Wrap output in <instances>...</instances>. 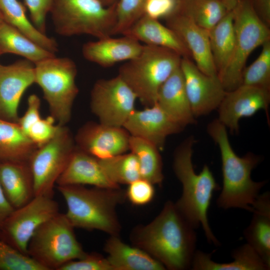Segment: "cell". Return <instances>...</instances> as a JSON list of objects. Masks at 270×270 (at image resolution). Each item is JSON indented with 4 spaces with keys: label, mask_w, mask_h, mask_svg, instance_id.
<instances>
[{
    "label": "cell",
    "mask_w": 270,
    "mask_h": 270,
    "mask_svg": "<svg viewBox=\"0 0 270 270\" xmlns=\"http://www.w3.org/2000/svg\"><path fill=\"white\" fill-rule=\"evenodd\" d=\"M4 21L2 16L0 12V24H2V22Z\"/></svg>",
    "instance_id": "obj_47"
},
{
    "label": "cell",
    "mask_w": 270,
    "mask_h": 270,
    "mask_svg": "<svg viewBox=\"0 0 270 270\" xmlns=\"http://www.w3.org/2000/svg\"><path fill=\"white\" fill-rule=\"evenodd\" d=\"M129 150L136 156L140 178L153 184L160 185L164 180L162 162L159 149L152 142L130 136Z\"/></svg>",
    "instance_id": "obj_32"
},
{
    "label": "cell",
    "mask_w": 270,
    "mask_h": 270,
    "mask_svg": "<svg viewBox=\"0 0 270 270\" xmlns=\"http://www.w3.org/2000/svg\"><path fill=\"white\" fill-rule=\"evenodd\" d=\"M270 102V90L241 84L226 92L218 107V120L231 132H237L241 118L251 116L260 110L268 112Z\"/></svg>",
    "instance_id": "obj_16"
},
{
    "label": "cell",
    "mask_w": 270,
    "mask_h": 270,
    "mask_svg": "<svg viewBox=\"0 0 270 270\" xmlns=\"http://www.w3.org/2000/svg\"><path fill=\"white\" fill-rule=\"evenodd\" d=\"M58 213V204L52 197L36 196L26 204L14 208L0 228L9 244L27 255L28 244L35 232Z\"/></svg>",
    "instance_id": "obj_11"
},
{
    "label": "cell",
    "mask_w": 270,
    "mask_h": 270,
    "mask_svg": "<svg viewBox=\"0 0 270 270\" xmlns=\"http://www.w3.org/2000/svg\"><path fill=\"white\" fill-rule=\"evenodd\" d=\"M147 0H118L114 36L122 34L144 14Z\"/></svg>",
    "instance_id": "obj_35"
},
{
    "label": "cell",
    "mask_w": 270,
    "mask_h": 270,
    "mask_svg": "<svg viewBox=\"0 0 270 270\" xmlns=\"http://www.w3.org/2000/svg\"><path fill=\"white\" fill-rule=\"evenodd\" d=\"M165 20L166 26L173 30L180 38L198 68L207 75H218L208 31L177 12Z\"/></svg>",
    "instance_id": "obj_17"
},
{
    "label": "cell",
    "mask_w": 270,
    "mask_h": 270,
    "mask_svg": "<svg viewBox=\"0 0 270 270\" xmlns=\"http://www.w3.org/2000/svg\"><path fill=\"white\" fill-rule=\"evenodd\" d=\"M182 58L170 49L144 44L137 56L120 67L118 75L143 104L150 106L156 102L162 85L180 66Z\"/></svg>",
    "instance_id": "obj_5"
},
{
    "label": "cell",
    "mask_w": 270,
    "mask_h": 270,
    "mask_svg": "<svg viewBox=\"0 0 270 270\" xmlns=\"http://www.w3.org/2000/svg\"><path fill=\"white\" fill-rule=\"evenodd\" d=\"M195 228L175 204L168 201L150 224L135 228L130 234L133 245L139 248L170 270L191 268L196 251Z\"/></svg>",
    "instance_id": "obj_1"
},
{
    "label": "cell",
    "mask_w": 270,
    "mask_h": 270,
    "mask_svg": "<svg viewBox=\"0 0 270 270\" xmlns=\"http://www.w3.org/2000/svg\"><path fill=\"white\" fill-rule=\"evenodd\" d=\"M98 160L108 178L118 185L141 178L138 160L132 152Z\"/></svg>",
    "instance_id": "obj_33"
},
{
    "label": "cell",
    "mask_w": 270,
    "mask_h": 270,
    "mask_svg": "<svg viewBox=\"0 0 270 270\" xmlns=\"http://www.w3.org/2000/svg\"><path fill=\"white\" fill-rule=\"evenodd\" d=\"M145 44L163 47L173 50L182 58H190V54L177 34L159 20L143 15L122 34Z\"/></svg>",
    "instance_id": "obj_22"
},
{
    "label": "cell",
    "mask_w": 270,
    "mask_h": 270,
    "mask_svg": "<svg viewBox=\"0 0 270 270\" xmlns=\"http://www.w3.org/2000/svg\"><path fill=\"white\" fill-rule=\"evenodd\" d=\"M37 148L18 122L0 118V162H28Z\"/></svg>",
    "instance_id": "obj_27"
},
{
    "label": "cell",
    "mask_w": 270,
    "mask_h": 270,
    "mask_svg": "<svg viewBox=\"0 0 270 270\" xmlns=\"http://www.w3.org/2000/svg\"><path fill=\"white\" fill-rule=\"evenodd\" d=\"M155 190L150 182L140 178L130 184L126 192V198L136 206H143L150 203L154 198Z\"/></svg>",
    "instance_id": "obj_38"
},
{
    "label": "cell",
    "mask_w": 270,
    "mask_h": 270,
    "mask_svg": "<svg viewBox=\"0 0 270 270\" xmlns=\"http://www.w3.org/2000/svg\"><path fill=\"white\" fill-rule=\"evenodd\" d=\"M180 68L194 117L206 114L218 108L226 92L218 76L203 73L188 58H182Z\"/></svg>",
    "instance_id": "obj_13"
},
{
    "label": "cell",
    "mask_w": 270,
    "mask_h": 270,
    "mask_svg": "<svg viewBox=\"0 0 270 270\" xmlns=\"http://www.w3.org/2000/svg\"><path fill=\"white\" fill-rule=\"evenodd\" d=\"M156 103L182 128L196 122L180 66L162 85Z\"/></svg>",
    "instance_id": "obj_21"
},
{
    "label": "cell",
    "mask_w": 270,
    "mask_h": 270,
    "mask_svg": "<svg viewBox=\"0 0 270 270\" xmlns=\"http://www.w3.org/2000/svg\"><path fill=\"white\" fill-rule=\"evenodd\" d=\"M40 106V101L36 95L33 94L28 96L27 110L24 116L19 118L18 122L26 134L30 126L41 118Z\"/></svg>",
    "instance_id": "obj_42"
},
{
    "label": "cell",
    "mask_w": 270,
    "mask_h": 270,
    "mask_svg": "<svg viewBox=\"0 0 270 270\" xmlns=\"http://www.w3.org/2000/svg\"><path fill=\"white\" fill-rule=\"evenodd\" d=\"M130 135L123 127L88 122L78 131L76 147L98 159L125 153Z\"/></svg>",
    "instance_id": "obj_15"
},
{
    "label": "cell",
    "mask_w": 270,
    "mask_h": 270,
    "mask_svg": "<svg viewBox=\"0 0 270 270\" xmlns=\"http://www.w3.org/2000/svg\"><path fill=\"white\" fill-rule=\"evenodd\" d=\"M56 120L52 116L40 118L29 128L26 135L39 148L50 140L58 131L60 124H54Z\"/></svg>",
    "instance_id": "obj_37"
},
{
    "label": "cell",
    "mask_w": 270,
    "mask_h": 270,
    "mask_svg": "<svg viewBox=\"0 0 270 270\" xmlns=\"http://www.w3.org/2000/svg\"><path fill=\"white\" fill-rule=\"evenodd\" d=\"M13 54L34 64L55 56L4 20L0 24V56Z\"/></svg>",
    "instance_id": "obj_28"
},
{
    "label": "cell",
    "mask_w": 270,
    "mask_h": 270,
    "mask_svg": "<svg viewBox=\"0 0 270 270\" xmlns=\"http://www.w3.org/2000/svg\"><path fill=\"white\" fill-rule=\"evenodd\" d=\"M113 270H163L164 266L143 250L124 242L111 236L104 246Z\"/></svg>",
    "instance_id": "obj_24"
},
{
    "label": "cell",
    "mask_w": 270,
    "mask_h": 270,
    "mask_svg": "<svg viewBox=\"0 0 270 270\" xmlns=\"http://www.w3.org/2000/svg\"><path fill=\"white\" fill-rule=\"evenodd\" d=\"M123 128L130 136L146 140L159 150L166 138L180 132L182 128L174 121L156 104L142 110H134Z\"/></svg>",
    "instance_id": "obj_18"
},
{
    "label": "cell",
    "mask_w": 270,
    "mask_h": 270,
    "mask_svg": "<svg viewBox=\"0 0 270 270\" xmlns=\"http://www.w3.org/2000/svg\"><path fill=\"white\" fill-rule=\"evenodd\" d=\"M0 12L5 22L44 48L54 54L58 50L56 42L34 26L27 16L26 6L18 0H0Z\"/></svg>",
    "instance_id": "obj_29"
},
{
    "label": "cell",
    "mask_w": 270,
    "mask_h": 270,
    "mask_svg": "<svg viewBox=\"0 0 270 270\" xmlns=\"http://www.w3.org/2000/svg\"><path fill=\"white\" fill-rule=\"evenodd\" d=\"M34 81V64L26 59L0 64V118L18 122L20 98Z\"/></svg>",
    "instance_id": "obj_14"
},
{
    "label": "cell",
    "mask_w": 270,
    "mask_h": 270,
    "mask_svg": "<svg viewBox=\"0 0 270 270\" xmlns=\"http://www.w3.org/2000/svg\"><path fill=\"white\" fill-rule=\"evenodd\" d=\"M14 210L7 199L0 184V227Z\"/></svg>",
    "instance_id": "obj_44"
},
{
    "label": "cell",
    "mask_w": 270,
    "mask_h": 270,
    "mask_svg": "<svg viewBox=\"0 0 270 270\" xmlns=\"http://www.w3.org/2000/svg\"><path fill=\"white\" fill-rule=\"evenodd\" d=\"M235 41L231 58L218 76L226 92L242 84V74L252 52L270 39V30L256 14L250 0H240L233 10Z\"/></svg>",
    "instance_id": "obj_9"
},
{
    "label": "cell",
    "mask_w": 270,
    "mask_h": 270,
    "mask_svg": "<svg viewBox=\"0 0 270 270\" xmlns=\"http://www.w3.org/2000/svg\"><path fill=\"white\" fill-rule=\"evenodd\" d=\"M228 12L222 0H178L176 12L208 31Z\"/></svg>",
    "instance_id": "obj_31"
},
{
    "label": "cell",
    "mask_w": 270,
    "mask_h": 270,
    "mask_svg": "<svg viewBox=\"0 0 270 270\" xmlns=\"http://www.w3.org/2000/svg\"><path fill=\"white\" fill-rule=\"evenodd\" d=\"M34 83L42 90L51 116L58 124L65 126L70 119L72 104L78 92L74 62L55 56L34 64Z\"/></svg>",
    "instance_id": "obj_8"
},
{
    "label": "cell",
    "mask_w": 270,
    "mask_h": 270,
    "mask_svg": "<svg viewBox=\"0 0 270 270\" xmlns=\"http://www.w3.org/2000/svg\"><path fill=\"white\" fill-rule=\"evenodd\" d=\"M262 49L256 59L244 68L242 84L270 90V39L262 45Z\"/></svg>",
    "instance_id": "obj_34"
},
{
    "label": "cell",
    "mask_w": 270,
    "mask_h": 270,
    "mask_svg": "<svg viewBox=\"0 0 270 270\" xmlns=\"http://www.w3.org/2000/svg\"><path fill=\"white\" fill-rule=\"evenodd\" d=\"M0 184L14 208L24 206L34 196L28 162H0Z\"/></svg>",
    "instance_id": "obj_23"
},
{
    "label": "cell",
    "mask_w": 270,
    "mask_h": 270,
    "mask_svg": "<svg viewBox=\"0 0 270 270\" xmlns=\"http://www.w3.org/2000/svg\"><path fill=\"white\" fill-rule=\"evenodd\" d=\"M240 0H222L228 11L233 10L238 5Z\"/></svg>",
    "instance_id": "obj_45"
},
{
    "label": "cell",
    "mask_w": 270,
    "mask_h": 270,
    "mask_svg": "<svg viewBox=\"0 0 270 270\" xmlns=\"http://www.w3.org/2000/svg\"><path fill=\"white\" fill-rule=\"evenodd\" d=\"M0 270H46L28 256L0 240Z\"/></svg>",
    "instance_id": "obj_36"
},
{
    "label": "cell",
    "mask_w": 270,
    "mask_h": 270,
    "mask_svg": "<svg viewBox=\"0 0 270 270\" xmlns=\"http://www.w3.org/2000/svg\"><path fill=\"white\" fill-rule=\"evenodd\" d=\"M116 3L106 6L99 0H54L50 12L55 31L65 36H113Z\"/></svg>",
    "instance_id": "obj_6"
},
{
    "label": "cell",
    "mask_w": 270,
    "mask_h": 270,
    "mask_svg": "<svg viewBox=\"0 0 270 270\" xmlns=\"http://www.w3.org/2000/svg\"><path fill=\"white\" fill-rule=\"evenodd\" d=\"M178 0H147L144 8V14L158 20L170 16L178 8Z\"/></svg>",
    "instance_id": "obj_41"
},
{
    "label": "cell",
    "mask_w": 270,
    "mask_h": 270,
    "mask_svg": "<svg viewBox=\"0 0 270 270\" xmlns=\"http://www.w3.org/2000/svg\"><path fill=\"white\" fill-rule=\"evenodd\" d=\"M65 214L58 213L42 224L28 244L27 255L46 270L60 268L87 254L76 238Z\"/></svg>",
    "instance_id": "obj_7"
},
{
    "label": "cell",
    "mask_w": 270,
    "mask_h": 270,
    "mask_svg": "<svg viewBox=\"0 0 270 270\" xmlns=\"http://www.w3.org/2000/svg\"><path fill=\"white\" fill-rule=\"evenodd\" d=\"M194 140H186L176 150L174 160V172L182 183V193L175 205L186 220L195 228L202 225L208 241L215 246L220 242L209 225L208 212L214 192L220 189L207 165L196 174L192 162Z\"/></svg>",
    "instance_id": "obj_3"
},
{
    "label": "cell",
    "mask_w": 270,
    "mask_h": 270,
    "mask_svg": "<svg viewBox=\"0 0 270 270\" xmlns=\"http://www.w3.org/2000/svg\"><path fill=\"white\" fill-rule=\"evenodd\" d=\"M100 1L104 6H110L115 2H116L118 0H99Z\"/></svg>",
    "instance_id": "obj_46"
},
{
    "label": "cell",
    "mask_w": 270,
    "mask_h": 270,
    "mask_svg": "<svg viewBox=\"0 0 270 270\" xmlns=\"http://www.w3.org/2000/svg\"><path fill=\"white\" fill-rule=\"evenodd\" d=\"M211 254L196 250L191 268L194 270H268L266 265L254 249L248 243L234 250L232 253L234 261L218 263L211 259Z\"/></svg>",
    "instance_id": "obj_26"
},
{
    "label": "cell",
    "mask_w": 270,
    "mask_h": 270,
    "mask_svg": "<svg viewBox=\"0 0 270 270\" xmlns=\"http://www.w3.org/2000/svg\"><path fill=\"white\" fill-rule=\"evenodd\" d=\"M210 136L220 150L222 173V188L217 199L218 206L224 209L239 208L252 211V206L266 182H256L251 172L260 161V158L248 153L238 156L229 142L226 128L217 119L208 127Z\"/></svg>",
    "instance_id": "obj_2"
},
{
    "label": "cell",
    "mask_w": 270,
    "mask_h": 270,
    "mask_svg": "<svg viewBox=\"0 0 270 270\" xmlns=\"http://www.w3.org/2000/svg\"><path fill=\"white\" fill-rule=\"evenodd\" d=\"M75 148L70 131L60 125L50 140L36 150L28 161L34 196L52 197L54 184L66 168Z\"/></svg>",
    "instance_id": "obj_10"
},
{
    "label": "cell",
    "mask_w": 270,
    "mask_h": 270,
    "mask_svg": "<svg viewBox=\"0 0 270 270\" xmlns=\"http://www.w3.org/2000/svg\"><path fill=\"white\" fill-rule=\"evenodd\" d=\"M253 216L244 232L247 243L270 266V195H258L252 206Z\"/></svg>",
    "instance_id": "obj_25"
},
{
    "label": "cell",
    "mask_w": 270,
    "mask_h": 270,
    "mask_svg": "<svg viewBox=\"0 0 270 270\" xmlns=\"http://www.w3.org/2000/svg\"><path fill=\"white\" fill-rule=\"evenodd\" d=\"M218 75L224 70L232 56L235 41L234 11L226 14L208 31Z\"/></svg>",
    "instance_id": "obj_30"
},
{
    "label": "cell",
    "mask_w": 270,
    "mask_h": 270,
    "mask_svg": "<svg viewBox=\"0 0 270 270\" xmlns=\"http://www.w3.org/2000/svg\"><path fill=\"white\" fill-rule=\"evenodd\" d=\"M56 184L58 186L88 184L100 188H120L106 176L98 158L76 146Z\"/></svg>",
    "instance_id": "obj_20"
},
{
    "label": "cell",
    "mask_w": 270,
    "mask_h": 270,
    "mask_svg": "<svg viewBox=\"0 0 270 270\" xmlns=\"http://www.w3.org/2000/svg\"><path fill=\"white\" fill-rule=\"evenodd\" d=\"M59 270H113L107 258L96 254H86L84 258L70 261Z\"/></svg>",
    "instance_id": "obj_40"
},
{
    "label": "cell",
    "mask_w": 270,
    "mask_h": 270,
    "mask_svg": "<svg viewBox=\"0 0 270 270\" xmlns=\"http://www.w3.org/2000/svg\"><path fill=\"white\" fill-rule=\"evenodd\" d=\"M136 99L134 92L118 74L95 82L91 91L90 108L100 123L123 127L135 110Z\"/></svg>",
    "instance_id": "obj_12"
},
{
    "label": "cell",
    "mask_w": 270,
    "mask_h": 270,
    "mask_svg": "<svg viewBox=\"0 0 270 270\" xmlns=\"http://www.w3.org/2000/svg\"><path fill=\"white\" fill-rule=\"evenodd\" d=\"M28 10L31 22L40 32L46 34V18L54 0H24Z\"/></svg>",
    "instance_id": "obj_39"
},
{
    "label": "cell",
    "mask_w": 270,
    "mask_h": 270,
    "mask_svg": "<svg viewBox=\"0 0 270 270\" xmlns=\"http://www.w3.org/2000/svg\"><path fill=\"white\" fill-rule=\"evenodd\" d=\"M252 8L259 18L268 27L270 26V0H252Z\"/></svg>",
    "instance_id": "obj_43"
},
{
    "label": "cell",
    "mask_w": 270,
    "mask_h": 270,
    "mask_svg": "<svg viewBox=\"0 0 270 270\" xmlns=\"http://www.w3.org/2000/svg\"><path fill=\"white\" fill-rule=\"evenodd\" d=\"M57 189L67 206L65 215L74 228L98 230L118 236L120 225L116 209L125 200L126 192L120 188H88L82 185L58 186Z\"/></svg>",
    "instance_id": "obj_4"
},
{
    "label": "cell",
    "mask_w": 270,
    "mask_h": 270,
    "mask_svg": "<svg viewBox=\"0 0 270 270\" xmlns=\"http://www.w3.org/2000/svg\"><path fill=\"white\" fill-rule=\"evenodd\" d=\"M142 46L141 42L128 36H110L84 44L82 54L88 61L108 68L136 58L142 51Z\"/></svg>",
    "instance_id": "obj_19"
}]
</instances>
